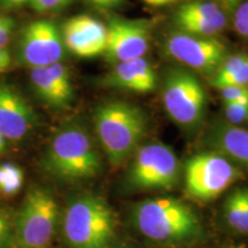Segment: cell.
Returning <instances> with one entry per match:
<instances>
[{
  "instance_id": "obj_1",
  "label": "cell",
  "mask_w": 248,
  "mask_h": 248,
  "mask_svg": "<svg viewBox=\"0 0 248 248\" xmlns=\"http://www.w3.org/2000/svg\"><path fill=\"white\" fill-rule=\"evenodd\" d=\"M93 122L99 141L113 167L121 166L138 150L147 131L144 111L126 101L101 104L94 111Z\"/></svg>"
},
{
  "instance_id": "obj_2",
  "label": "cell",
  "mask_w": 248,
  "mask_h": 248,
  "mask_svg": "<svg viewBox=\"0 0 248 248\" xmlns=\"http://www.w3.org/2000/svg\"><path fill=\"white\" fill-rule=\"evenodd\" d=\"M133 219L141 234L161 243L194 239L201 231L199 217L188 204L172 197L142 201L133 210Z\"/></svg>"
},
{
  "instance_id": "obj_3",
  "label": "cell",
  "mask_w": 248,
  "mask_h": 248,
  "mask_svg": "<svg viewBox=\"0 0 248 248\" xmlns=\"http://www.w3.org/2000/svg\"><path fill=\"white\" fill-rule=\"evenodd\" d=\"M44 167L51 175L63 181H84L100 172L101 159L89 132L71 124L52 139Z\"/></svg>"
},
{
  "instance_id": "obj_4",
  "label": "cell",
  "mask_w": 248,
  "mask_h": 248,
  "mask_svg": "<svg viewBox=\"0 0 248 248\" xmlns=\"http://www.w3.org/2000/svg\"><path fill=\"white\" fill-rule=\"evenodd\" d=\"M115 231L114 212L95 195L76 198L64 214L63 234L73 248H109Z\"/></svg>"
},
{
  "instance_id": "obj_5",
  "label": "cell",
  "mask_w": 248,
  "mask_h": 248,
  "mask_svg": "<svg viewBox=\"0 0 248 248\" xmlns=\"http://www.w3.org/2000/svg\"><path fill=\"white\" fill-rule=\"evenodd\" d=\"M58 218L59 206L53 194L43 187L31 188L14 221L13 240L18 248H47Z\"/></svg>"
},
{
  "instance_id": "obj_6",
  "label": "cell",
  "mask_w": 248,
  "mask_h": 248,
  "mask_svg": "<svg viewBox=\"0 0 248 248\" xmlns=\"http://www.w3.org/2000/svg\"><path fill=\"white\" fill-rule=\"evenodd\" d=\"M164 109L173 122L185 130H195L202 122L207 94L200 80L190 71L170 69L162 85Z\"/></svg>"
},
{
  "instance_id": "obj_7",
  "label": "cell",
  "mask_w": 248,
  "mask_h": 248,
  "mask_svg": "<svg viewBox=\"0 0 248 248\" xmlns=\"http://www.w3.org/2000/svg\"><path fill=\"white\" fill-rule=\"evenodd\" d=\"M240 175V170L221 154H197L185 166L186 193L192 199L207 202L228 190Z\"/></svg>"
},
{
  "instance_id": "obj_8",
  "label": "cell",
  "mask_w": 248,
  "mask_h": 248,
  "mask_svg": "<svg viewBox=\"0 0 248 248\" xmlns=\"http://www.w3.org/2000/svg\"><path fill=\"white\" fill-rule=\"evenodd\" d=\"M179 163L173 151L153 142L136 151L128 172L130 185L140 190H170L177 184Z\"/></svg>"
},
{
  "instance_id": "obj_9",
  "label": "cell",
  "mask_w": 248,
  "mask_h": 248,
  "mask_svg": "<svg viewBox=\"0 0 248 248\" xmlns=\"http://www.w3.org/2000/svg\"><path fill=\"white\" fill-rule=\"evenodd\" d=\"M166 53L191 69L214 75L228 57L224 43L215 37L191 36L175 32L164 43Z\"/></svg>"
},
{
  "instance_id": "obj_10",
  "label": "cell",
  "mask_w": 248,
  "mask_h": 248,
  "mask_svg": "<svg viewBox=\"0 0 248 248\" xmlns=\"http://www.w3.org/2000/svg\"><path fill=\"white\" fill-rule=\"evenodd\" d=\"M64 44L61 31L51 20L30 22L21 32L18 54L31 69L58 63L63 58Z\"/></svg>"
},
{
  "instance_id": "obj_11",
  "label": "cell",
  "mask_w": 248,
  "mask_h": 248,
  "mask_svg": "<svg viewBox=\"0 0 248 248\" xmlns=\"http://www.w3.org/2000/svg\"><path fill=\"white\" fill-rule=\"evenodd\" d=\"M105 58L110 63L144 58L151 38V22L111 17L107 24Z\"/></svg>"
},
{
  "instance_id": "obj_12",
  "label": "cell",
  "mask_w": 248,
  "mask_h": 248,
  "mask_svg": "<svg viewBox=\"0 0 248 248\" xmlns=\"http://www.w3.org/2000/svg\"><path fill=\"white\" fill-rule=\"evenodd\" d=\"M178 32L191 36L215 37L228 26V15L210 0H191L182 4L173 14Z\"/></svg>"
},
{
  "instance_id": "obj_13",
  "label": "cell",
  "mask_w": 248,
  "mask_h": 248,
  "mask_svg": "<svg viewBox=\"0 0 248 248\" xmlns=\"http://www.w3.org/2000/svg\"><path fill=\"white\" fill-rule=\"evenodd\" d=\"M63 44L79 58H94L105 53L107 27L90 15H77L66 21L61 30Z\"/></svg>"
},
{
  "instance_id": "obj_14",
  "label": "cell",
  "mask_w": 248,
  "mask_h": 248,
  "mask_svg": "<svg viewBox=\"0 0 248 248\" xmlns=\"http://www.w3.org/2000/svg\"><path fill=\"white\" fill-rule=\"evenodd\" d=\"M36 124L32 107L16 90L0 84V136L6 140H20Z\"/></svg>"
},
{
  "instance_id": "obj_15",
  "label": "cell",
  "mask_w": 248,
  "mask_h": 248,
  "mask_svg": "<svg viewBox=\"0 0 248 248\" xmlns=\"http://www.w3.org/2000/svg\"><path fill=\"white\" fill-rule=\"evenodd\" d=\"M30 80L38 98L48 106L67 108L74 100L70 73L61 62L45 68L31 69Z\"/></svg>"
},
{
  "instance_id": "obj_16",
  "label": "cell",
  "mask_w": 248,
  "mask_h": 248,
  "mask_svg": "<svg viewBox=\"0 0 248 248\" xmlns=\"http://www.w3.org/2000/svg\"><path fill=\"white\" fill-rule=\"evenodd\" d=\"M157 77L153 66L145 58L116 63L102 79V85L137 93H150L156 89Z\"/></svg>"
},
{
  "instance_id": "obj_17",
  "label": "cell",
  "mask_w": 248,
  "mask_h": 248,
  "mask_svg": "<svg viewBox=\"0 0 248 248\" xmlns=\"http://www.w3.org/2000/svg\"><path fill=\"white\" fill-rule=\"evenodd\" d=\"M208 142L216 153L248 168V130L228 122H216L208 132Z\"/></svg>"
},
{
  "instance_id": "obj_18",
  "label": "cell",
  "mask_w": 248,
  "mask_h": 248,
  "mask_svg": "<svg viewBox=\"0 0 248 248\" xmlns=\"http://www.w3.org/2000/svg\"><path fill=\"white\" fill-rule=\"evenodd\" d=\"M210 84L217 90L225 86H248V54L228 55L215 71Z\"/></svg>"
},
{
  "instance_id": "obj_19",
  "label": "cell",
  "mask_w": 248,
  "mask_h": 248,
  "mask_svg": "<svg viewBox=\"0 0 248 248\" xmlns=\"http://www.w3.org/2000/svg\"><path fill=\"white\" fill-rule=\"evenodd\" d=\"M225 218L233 230L248 233V188L241 187L229 195L224 206Z\"/></svg>"
},
{
  "instance_id": "obj_20",
  "label": "cell",
  "mask_w": 248,
  "mask_h": 248,
  "mask_svg": "<svg viewBox=\"0 0 248 248\" xmlns=\"http://www.w3.org/2000/svg\"><path fill=\"white\" fill-rule=\"evenodd\" d=\"M24 183L23 170L15 163L0 164V194L13 197L22 188Z\"/></svg>"
},
{
  "instance_id": "obj_21",
  "label": "cell",
  "mask_w": 248,
  "mask_h": 248,
  "mask_svg": "<svg viewBox=\"0 0 248 248\" xmlns=\"http://www.w3.org/2000/svg\"><path fill=\"white\" fill-rule=\"evenodd\" d=\"M226 122L232 125H241L248 122V100L223 104Z\"/></svg>"
},
{
  "instance_id": "obj_22",
  "label": "cell",
  "mask_w": 248,
  "mask_h": 248,
  "mask_svg": "<svg viewBox=\"0 0 248 248\" xmlns=\"http://www.w3.org/2000/svg\"><path fill=\"white\" fill-rule=\"evenodd\" d=\"M233 27L238 35L248 38V0H245L234 9Z\"/></svg>"
},
{
  "instance_id": "obj_23",
  "label": "cell",
  "mask_w": 248,
  "mask_h": 248,
  "mask_svg": "<svg viewBox=\"0 0 248 248\" xmlns=\"http://www.w3.org/2000/svg\"><path fill=\"white\" fill-rule=\"evenodd\" d=\"M14 238V221L9 214L0 210V248H6Z\"/></svg>"
},
{
  "instance_id": "obj_24",
  "label": "cell",
  "mask_w": 248,
  "mask_h": 248,
  "mask_svg": "<svg viewBox=\"0 0 248 248\" xmlns=\"http://www.w3.org/2000/svg\"><path fill=\"white\" fill-rule=\"evenodd\" d=\"M223 104L248 100V86H225L218 89Z\"/></svg>"
},
{
  "instance_id": "obj_25",
  "label": "cell",
  "mask_w": 248,
  "mask_h": 248,
  "mask_svg": "<svg viewBox=\"0 0 248 248\" xmlns=\"http://www.w3.org/2000/svg\"><path fill=\"white\" fill-rule=\"evenodd\" d=\"M71 1L73 0H33L30 6L38 13H47L64 7Z\"/></svg>"
},
{
  "instance_id": "obj_26",
  "label": "cell",
  "mask_w": 248,
  "mask_h": 248,
  "mask_svg": "<svg viewBox=\"0 0 248 248\" xmlns=\"http://www.w3.org/2000/svg\"><path fill=\"white\" fill-rule=\"evenodd\" d=\"M14 21L11 17L0 16V48L5 47L14 30Z\"/></svg>"
},
{
  "instance_id": "obj_27",
  "label": "cell",
  "mask_w": 248,
  "mask_h": 248,
  "mask_svg": "<svg viewBox=\"0 0 248 248\" xmlns=\"http://www.w3.org/2000/svg\"><path fill=\"white\" fill-rule=\"evenodd\" d=\"M210 1L216 2L217 5L221 6V7L224 9L226 13H232L234 12V9L239 6L241 2L245 1V0H210Z\"/></svg>"
},
{
  "instance_id": "obj_28",
  "label": "cell",
  "mask_w": 248,
  "mask_h": 248,
  "mask_svg": "<svg viewBox=\"0 0 248 248\" xmlns=\"http://www.w3.org/2000/svg\"><path fill=\"white\" fill-rule=\"evenodd\" d=\"M33 0H0V4L2 5V7L13 9V8H20L22 6L31 5Z\"/></svg>"
},
{
  "instance_id": "obj_29",
  "label": "cell",
  "mask_w": 248,
  "mask_h": 248,
  "mask_svg": "<svg viewBox=\"0 0 248 248\" xmlns=\"http://www.w3.org/2000/svg\"><path fill=\"white\" fill-rule=\"evenodd\" d=\"M90 1H91L95 7L107 9L116 7V6H119L123 0H90Z\"/></svg>"
},
{
  "instance_id": "obj_30",
  "label": "cell",
  "mask_w": 248,
  "mask_h": 248,
  "mask_svg": "<svg viewBox=\"0 0 248 248\" xmlns=\"http://www.w3.org/2000/svg\"><path fill=\"white\" fill-rule=\"evenodd\" d=\"M11 63L12 58L8 49H6L5 47L0 48V70L5 71L9 66H11Z\"/></svg>"
},
{
  "instance_id": "obj_31",
  "label": "cell",
  "mask_w": 248,
  "mask_h": 248,
  "mask_svg": "<svg viewBox=\"0 0 248 248\" xmlns=\"http://www.w3.org/2000/svg\"><path fill=\"white\" fill-rule=\"evenodd\" d=\"M142 1L151 6H154V7H161V6H167L173 4V2H177L179 0H142Z\"/></svg>"
},
{
  "instance_id": "obj_32",
  "label": "cell",
  "mask_w": 248,
  "mask_h": 248,
  "mask_svg": "<svg viewBox=\"0 0 248 248\" xmlns=\"http://www.w3.org/2000/svg\"><path fill=\"white\" fill-rule=\"evenodd\" d=\"M119 248H130V247H125V246H120Z\"/></svg>"
},
{
  "instance_id": "obj_33",
  "label": "cell",
  "mask_w": 248,
  "mask_h": 248,
  "mask_svg": "<svg viewBox=\"0 0 248 248\" xmlns=\"http://www.w3.org/2000/svg\"><path fill=\"white\" fill-rule=\"evenodd\" d=\"M0 73H2V71H1V70H0Z\"/></svg>"
}]
</instances>
